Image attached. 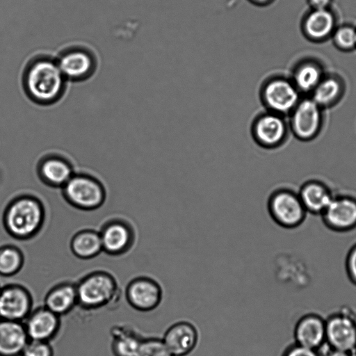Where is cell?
Wrapping results in <instances>:
<instances>
[{"instance_id":"cell-4","label":"cell","mask_w":356,"mask_h":356,"mask_svg":"<svg viewBox=\"0 0 356 356\" xmlns=\"http://www.w3.org/2000/svg\"><path fill=\"white\" fill-rule=\"evenodd\" d=\"M65 200L82 211H94L105 202L106 191L97 177L86 172H75L61 188Z\"/></svg>"},{"instance_id":"cell-14","label":"cell","mask_w":356,"mask_h":356,"mask_svg":"<svg viewBox=\"0 0 356 356\" xmlns=\"http://www.w3.org/2000/svg\"><path fill=\"white\" fill-rule=\"evenodd\" d=\"M60 318L44 305L33 308L23 321L29 339L50 342L60 331Z\"/></svg>"},{"instance_id":"cell-13","label":"cell","mask_w":356,"mask_h":356,"mask_svg":"<svg viewBox=\"0 0 356 356\" xmlns=\"http://www.w3.org/2000/svg\"><path fill=\"white\" fill-rule=\"evenodd\" d=\"M330 229L345 232L356 228V198L350 195H334L321 215Z\"/></svg>"},{"instance_id":"cell-12","label":"cell","mask_w":356,"mask_h":356,"mask_svg":"<svg viewBox=\"0 0 356 356\" xmlns=\"http://www.w3.org/2000/svg\"><path fill=\"white\" fill-rule=\"evenodd\" d=\"M103 252L111 256H120L127 252L135 241V232L127 220L114 218L108 220L99 231Z\"/></svg>"},{"instance_id":"cell-26","label":"cell","mask_w":356,"mask_h":356,"mask_svg":"<svg viewBox=\"0 0 356 356\" xmlns=\"http://www.w3.org/2000/svg\"><path fill=\"white\" fill-rule=\"evenodd\" d=\"M340 92V85L334 79H327L318 83L314 92L313 100L318 105H326L334 101Z\"/></svg>"},{"instance_id":"cell-33","label":"cell","mask_w":356,"mask_h":356,"mask_svg":"<svg viewBox=\"0 0 356 356\" xmlns=\"http://www.w3.org/2000/svg\"><path fill=\"white\" fill-rule=\"evenodd\" d=\"M323 356H349V353L346 351L330 348V349Z\"/></svg>"},{"instance_id":"cell-6","label":"cell","mask_w":356,"mask_h":356,"mask_svg":"<svg viewBox=\"0 0 356 356\" xmlns=\"http://www.w3.org/2000/svg\"><path fill=\"white\" fill-rule=\"evenodd\" d=\"M261 102L267 111L282 114L290 111L298 100L296 88L286 79L271 77L265 80L259 91Z\"/></svg>"},{"instance_id":"cell-11","label":"cell","mask_w":356,"mask_h":356,"mask_svg":"<svg viewBox=\"0 0 356 356\" xmlns=\"http://www.w3.org/2000/svg\"><path fill=\"white\" fill-rule=\"evenodd\" d=\"M325 342L346 352L356 348V319L346 311L330 316L325 320Z\"/></svg>"},{"instance_id":"cell-24","label":"cell","mask_w":356,"mask_h":356,"mask_svg":"<svg viewBox=\"0 0 356 356\" xmlns=\"http://www.w3.org/2000/svg\"><path fill=\"white\" fill-rule=\"evenodd\" d=\"M334 17L325 8L316 9L305 21V30L312 38H321L330 33L334 27Z\"/></svg>"},{"instance_id":"cell-20","label":"cell","mask_w":356,"mask_h":356,"mask_svg":"<svg viewBox=\"0 0 356 356\" xmlns=\"http://www.w3.org/2000/svg\"><path fill=\"white\" fill-rule=\"evenodd\" d=\"M29 340L23 322L0 319V356H21Z\"/></svg>"},{"instance_id":"cell-19","label":"cell","mask_w":356,"mask_h":356,"mask_svg":"<svg viewBox=\"0 0 356 356\" xmlns=\"http://www.w3.org/2000/svg\"><path fill=\"white\" fill-rule=\"evenodd\" d=\"M43 305L60 317L70 313L78 306L76 283L65 281L53 286L46 293Z\"/></svg>"},{"instance_id":"cell-29","label":"cell","mask_w":356,"mask_h":356,"mask_svg":"<svg viewBox=\"0 0 356 356\" xmlns=\"http://www.w3.org/2000/svg\"><path fill=\"white\" fill-rule=\"evenodd\" d=\"M54 354L49 341L29 339L21 356H54Z\"/></svg>"},{"instance_id":"cell-21","label":"cell","mask_w":356,"mask_h":356,"mask_svg":"<svg viewBox=\"0 0 356 356\" xmlns=\"http://www.w3.org/2000/svg\"><path fill=\"white\" fill-rule=\"evenodd\" d=\"M298 194L306 211L314 215H321L334 196L329 187L318 180L305 182Z\"/></svg>"},{"instance_id":"cell-10","label":"cell","mask_w":356,"mask_h":356,"mask_svg":"<svg viewBox=\"0 0 356 356\" xmlns=\"http://www.w3.org/2000/svg\"><path fill=\"white\" fill-rule=\"evenodd\" d=\"M33 305L32 294L24 285L11 283L0 288V319L23 322Z\"/></svg>"},{"instance_id":"cell-23","label":"cell","mask_w":356,"mask_h":356,"mask_svg":"<svg viewBox=\"0 0 356 356\" xmlns=\"http://www.w3.org/2000/svg\"><path fill=\"white\" fill-rule=\"evenodd\" d=\"M111 334L113 356H136L143 339L136 331L127 326H115Z\"/></svg>"},{"instance_id":"cell-31","label":"cell","mask_w":356,"mask_h":356,"mask_svg":"<svg viewBox=\"0 0 356 356\" xmlns=\"http://www.w3.org/2000/svg\"><path fill=\"white\" fill-rule=\"evenodd\" d=\"M282 356H321L318 350L312 349L297 343L289 346Z\"/></svg>"},{"instance_id":"cell-25","label":"cell","mask_w":356,"mask_h":356,"mask_svg":"<svg viewBox=\"0 0 356 356\" xmlns=\"http://www.w3.org/2000/svg\"><path fill=\"white\" fill-rule=\"evenodd\" d=\"M24 264V255L17 246L7 244L0 247V275L12 277L17 274Z\"/></svg>"},{"instance_id":"cell-16","label":"cell","mask_w":356,"mask_h":356,"mask_svg":"<svg viewBox=\"0 0 356 356\" xmlns=\"http://www.w3.org/2000/svg\"><path fill=\"white\" fill-rule=\"evenodd\" d=\"M162 340L173 356H186L197 347L199 332L192 323L178 321L166 330Z\"/></svg>"},{"instance_id":"cell-9","label":"cell","mask_w":356,"mask_h":356,"mask_svg":"<svg viewBox=\"0 0 356 356\" xmlns=\"http://www.w3.org/2000/svg\"><path fill=\"white\" fill-rule=\"evenodd\" d=\"M129 305L140 312L156 309L163 299V289L154 278L138 276L129 282L124 292Z\"/></svg>"},{"instance_id":"cell-34","label":"cell","mask_w":356,"mask_h":356,"mask_svg":"<svg viewBox=\"0 0 356 356\" xmlns=\"http://www.w3.org/2000/svg\"><path fill=\"white\" fill-rule=\"evenodd\" d=\"M316 9L326 8L330 0H309Z\"/></svg>"},{"instance_id":"cell-3","label":"cell","mask_w":356,"mask_h":356,"mask_svg":"<svg viewBox=\"0 0 356 356\" xmlns=\"http://www.w3.org/2000/svg\"><path fill=\"white\" fill-rule=\"evenodd\" d=\"M78 306L84 310H96L115 302L120 289L115 277L105 270H95L76 283Z\"/></svg>"},{"instance_id":"cell-36","label":"cell","mask_w":356,"mask_h":356,"mask_svg":"<svg viewBox=\"0 0 356 356\" xmlns=\"http://www.w3.org/2000/svg\"><path fill=\"white\" fill-rule=\"evenodd\" d=\"M1 288V287H0Z\"/></svg>"},{"instance_id":"cell-30","label":"cell","mask_w":356,"mask_h":356,"mask_svg":"<svg viewBox=\"0 0 356 356\" xmlns=\"http://www.w3.org/2000/svg\"><path fill=\"white\" fill-rule=\"evenodd\" d=\"M334 38L339 47L353 48L356 45V31L351 27H342L337 30Z\"/></svg>"},{"instance_id":"cell-32","label":"cell","mask_w":356,"mask_h":356,"mask_svg":"<svg viewBox=\"0 0 356 356\" xmlns=\"http://www.w3.org/2000/svg\"><path fill=\"white\" fill-rule=\"evenodd\" d=\"M345 264L348 278L356 284V243L350 248L346 258Z\"/></svg>"},{"instance_id":"cell-8","label":"cell","mask_w":356,"mask_h":356,"mask_svg":"<svg viewBox=\"0 0 356 356\" xmlns=\"http://www.w3.org/2000/svg\"><path fill=\"white\" fill-rule=\"evenodd\" d=\"M250 134L259 147L273 149L284 143L286 128L280 114L267 111L255 115L251 123Z\"/></svg>"},{"instance_id":"cell-28","label":"cell","mask_w":356,"mask_h":356,"mask_svg":"<svg viewBox=\"0 0 356 356\" xmlns=\"http://www.w3.org/2000/svg\"><path fill=\"white\" fill-rule=\"evenodd\" d=\"M136 356H173L162 339L149 337L143 339Z\"/></svg>"},{"instance_id":"cell-18","label":"cell","mask_w":356,"mask_h":356,"mask_svg":"<svg viewBox=\"0 0 356 356\" xmlns=\"http://www.w3.org/2000/svg\"><path fill=\"white\" fill-rule=\"evenodd\" d=\"M321 113L318 105L312 99L300 102L295 108L291 126L295 135L301 140H309L318 131Z\"/></svg>"},{"instance_id":"cell-27","label":"cell","mask_w":356,"mask_h":356,"mask_svg":"<svg viewBox=\"0 0 356 356\" xmlns=\"http://www.w3.org/2000/svg\"><path fill=\"white\" fill-rule=\"evenodd\" d=\"M321 79V71L312 64H307L298 70L295 74V81L298 87L302 90H309L318 84Z\"/></svg>"},{"instance_id":"cell-2","label":"cell","mask_w":356,"mask_h":356,"mask_svg":"<svg viewBox=\"0 0 356 356\" xmlns=\"http://www.w3.org/2000/svg\"><path fill=\"white\" fill-rule=\"evenodd\" d=\"M46 210L42 200L34 195L24 193L13 198L3 213L6 232L18 241H27L42 230Z\"/></svg>"},{"instance_id":"cell-15","label":"cell","mask_w":356,"mask_h":356,"mask_svg":"<svg viewBox=\"0 0 356 356\" xmlns=\"http://www.w3.org/2000/svg\"><path fill=\"white\" fill-rule=\"evenodd\" d=\"M40 181L51 188H62L75 173L74 166L69 159L58 154L43 156L36 167Z\"/></svg>"},{"instance_id":"cell-5","label":"cell","mask_w":356,"mask_h":356,"mask_svg":"<svg viewBox=\"0 0 356 356\" xmlns=\"http://www.w3.org/2000/svg\"><path fill=\"white\" fill-rule=\"evenodd\" d=\"M267 209L272 220L286 229L300 226L307 213L298 193L285 187L275 189L270 194Z\"/></svg>"},{"instance_id":"cell-35","label":"cell","mask_w":356,"mask_h":356,"mask_svg":"<svg viewBox=\"0 0 356 356\" xmlns=\"http://www.w3.org/2000/svg\"><path fill=\"white\" fill-rule=\"evenodd\" d=\"M257 6H264L270 3L273 0H248Z\"/></svg>"},{"instance_id":"cell-22","label":"cell","mask_w":356,"mask_h":356,"mask_svg":"<svg viewBox=\"0 0 356 356\" xmlns=\"http://www.w3.org/2000/svg\"><path fill=\"white\" fill-rule=\"evenodd\" d=\"M70 248L76 257L84 260L93 259L103 252L99 232L92 229L75 233L70 240Z\"/></svg>"},{"instance_id":"cell-1","label":"cell","mask_w":356,"mask_h":356,"mask_svg":"<svg viewBox=\"0 0 356 356\" xmlns=\"http://www.w3.org/2000/svg\"><path fill=\"white\" fill-rule=\"evenodd\" d=\"M67 81L56 58L43 54L29 60L22 78V87L27 97L42 106L58 102L64 95Z\"/></svg>"},{"instance_id":"cell-7","label":"cell","mask_w":356,"mask_h":356,"mask_svg":"<svg viewBox=\"0 0 356 356\" xmlns=\"http://www.w3.org/2000/svg\"><path fill=\"white\" fill-rule=\"evenodd\" d=\"M58 66L67 80L83 81L93 75L97 61L92 51L82 46L63 49L56 58Z\"/></svg>"},{"instance_id":"cell-17","label":"cell","mask_w":356,"mask_h":356,"mask_svg":"<svg viewBox=\"0 0 356 356\" xmlns=\"http://www.w3.org/2000/svg\"><path fill=\"white\" fill-rule=\"evenodd\" d=\"M293 335L296 343L318 350L325 343V320L315 314L304 315L297 321Z\"/></svg>"}]
</instances>
